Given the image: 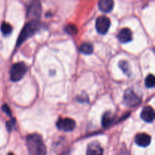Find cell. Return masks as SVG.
Wrapping results in <instances>:
<instances>
[{"mask_svg": "<svg viewBox=\"0 0 155 155\" xmlns=\"http://www.w3.org/2000/svg\"><path fill=\"white\" fill-rule=\"evenodd\" d=\"M27 146L30 155H46V147L42 137L38 134H31L27 137Z\"/></svg>", "mask_w": 155, "mask_h": 155, "instance_id": "cell-1", "label": "cell"}, {"mask_svg": "<svg viewBox=\"0 0 155 155\" xmlns=\"http://www.w3.org/2000/svg\"><path fill=\"white\" fill-rule=\"evenodd\" d=\"M39 28H40V23L38 21V20H31L30 22L27 23L22 29L18 36L17 46H19L27 38L34 34Z\"/></svg>", "mask_w": 155, "mask_h": 155, "instance_id": "cell-2", "label": "cell"}, {"mask_svg": "<svg viewBox=\"0 0 155 155\" xmlns=\"http://www.w3.org/2000/svg\"><path fill=\"white\" fill-rule=\"evenodd\" d=\"M27 71V66L24 62H20L12 65L10 71V78L12 81H18L24 78Z\"/></svg>", "mask_w": 155, "mask_h": 155, "instance_id": "cell-3", "label": "cell"}, {"mask_svg": "<svg viewBox=\"0 0 155 155\" xmlns=\"http://www.w3.org/2000/svg\"><path fill=\"white\" fill-rule=\"evenodd\" d=\"M141 97H139L133 90L127 89L124 95V101L127 106L133 107L141 103Z\"/></svg>", "mask_w": 155, "mask_h": 155, "instance_id": "cell-4", "label": "cell"}, {"mask_svg": "<svg viewBox=\"0 0 155 155\" xmlns=\"http://www.w3.org/2000/svg\"><path fill=\"white\" fill-rule=\"evenodd\" d=\"M110 26V21L107 17L100 16L97 18L95 27L98 33L104 35L108 31Z\"/></svg>", "mask_w": 155, "mask_h": 155, "instance_id": "cell-5", "label": "cell"}, {"mask_svg": "<svg viewBox=\"0 0 155 155\" xmlns=\"http://www.w3.org/2000/svg\"><path fill=\"white\" fill-rule=\"evenodd\" d=\"M57 127L61 131L71 132L76 127V122L74 119L70 118L59 119L57 122Z\"/></svg>", "mask_w": 155, "mask_h": 155, "instance_id": "cell-6", "label": "cell"}, {"mask_svg": "<svg viewBox=\"0 0 155 155\" xmlns=\"http://www.w3.org/2000/svg\"><path fill=\"white\" fill-rule=\"evenodd\" d=\"M151 136L146 133L138 134L135 138V142L140 147H148L151 144Z\"/></svg>", "mask_w": 155, "mask_h": 155, "instance_id": "cell-7", "label": "cell"}, {"mask_svg": "<svg viewBox=\"0 0 155 155\" xmlns=\"http://www.w3.org/2000/svg\"><path fill=\"white\" fill-rule=\"evenodd\" d=\"M41 15V5L38 2H34L30 6L28 10V16L33 18V20H37Z\"/></svg>", "mask_w": 155, "mask_h": 155, "instance_id": "cell-8", "label": "cell"}, {"mask_svg": "<svg viewBox=\"0 0 155 155\" xmlns=\"http://www.w3.org/2000/svg\"><path fill=\"white\" fill-rule=\"evenodd\" d=\"M141 118L147 122H151L154 119V111L151 106H145L141 112Z\"/></svg>", "mask_w": 155, "mask_h": 155, "instance_id": "cell-9", "label": "cell"}, {"mask_svg": "<svg viewBox=\"0 0 155 155\" xmlns=\"http://www.w3.org/2000/svg\"><path fill=\"white\" fill-rule=\"evenodd\" d=\"M117 38L119 41L123 43H127L130 42L133 39V33L129 28H123L118 33Z\"/></svg>", "mask_w": 155, "mask_h": 155, "instance_id": "cell-10", "label": "cell"}, {"mask_svg": "<svg viewBox=\"0 0 155 155\" xmlns=\"http://www.w3.org/2000/svg\"><path fill=\"white\" fill-rule=\"evenodd\" d=\"M86 155H103V149L97 142H92L88 145Z\"/></svg>", "mask_w": 155, "mask_h": 155, "instance_id": "cell-11", "label": "cell"}, {"mask_svg": "<svg viewBox=\"0 0 155 155\" xmlns=\"http://www.w3.org/2000/svg\"><path fill=\"white\" fill-rule=\"evenodd\" d=\"M114 5V0H99L98 2V8L100 10L103 12H110V11L113 9Z\"/></svg>", "mask_w": 155, "mask_h": 155, "instance_id": "cell-12", "label": "cell"}, {"mask_svg": "<svg viewBox=\"0 0 155 155\" xmlns=\"http://www.w3.org/2000/svg\"><path fill=\"white\" fill-rule=\"evenodd\" d=\"M114 121V115L111 112H106L102 116V126L104 128H107L111 126Z\"/></svg>", "mask_w": 155, "mask_h": 155, "instance_id": "cell-13", "label": "cell"}, {"mask_svg": "<svg viewBox=\"0 0 155 155\" xmlns=\"http://www.w3.org/2000/svg\"><path fill=\"white\" fill-rule=\"evenodd\" d=\"M80 52L83 54L89 55L93 53V46L89 43H84L80 46Z\"/></svg>", "mask_w": 155, "mask_h": 155, "instance_id": "cell-14", "label": "cell"}, {"mask_svg": "<svg viewBox=\"0 0 155 155\" xmlns=\"http://www.w3.org/2000/svg\"><path fill=\"white\" fill-rule=\"evenodd\" d=\"M64 30L68 34L72 35V36L77 35V33H78V29H77V26H75L74 24H68V25L65 27Z\"/></svg>", "mask_w": 155, "mask_h": 155, "instance_id": "cell-15", "label": "cell"}, {"mask_svg": "<svg viewBox=\"0 0 155 155\" xmlns=\"http://www.w3.org/2000/svg\"><path fill=\"white\" fill-rule=\"evenodd\" d=\"M1 30L5 36L9 35L12 32V25H11V24H9L8 23L3 22L2 24V26H1Z\"/></svg>", "mask_w": 155, "mask_h": 155, "instance_id": "cell-16", "label": "cell"}, {"mask_svg": "<svg viewBox=\"0 0 155 155\" xmlns=\"http://www.w3.org/2000/svg\"><path fill=\"white\" fill-rule=\"evenodd\" d=\"M155 84V78L152 74H150L147 76L145 78V85L147 88H152L154 87Z\"/></svg>", "mask_w": 155, "mask_h": 155, "instance_id": "cell-17", "label": "cell"}, {"mask_svg": "<svg viewBox=\"0 0 155 155\" xmlns=\"http://www.w3.org/2000/svg\"><path fill=\"white\" fill-rule=\"evenodd\" d=\"M119 66L125 74H127V75H130V66H129V63L127 62V61H124V60L120 61V62H119Z\"/></svg>", "mask_w": 155, "mask_h": 155, "instance_id": "cell-18", "label": "cell"}, {"mask_svg": "<svg viewBox=\"0 0 155 155\" xmlns=\"http://www.w3.org/2000/svg\"><path fill=\"white\" fill-rule=\"evenodd\" d=\"M15 124H16V121H15V119H12L11 120H9L8 122H6V128H7L8 131L11 132V131L13 129V128L15 127Z\"/></svg>", "mask_w": 155, "mask_h": 155, "instance_id": "cell-19", "label": "cell"}, {"mask_svg": "<svg viewBox=\"0 0 155 155\" xmlns=\"http://www.w3.org/2000/svg\"><path fill=\"white\" fill-rule=\"evenodd\" d=\"M2 109L3 112H5V114H7L8 116H12V110L9 108V106H8L7 104H4L2 106Z\"/></svg>", "mask_w": 155, "mask_h": 155, "instance_id": "cell-20", "label": "cell"}, {"mask_svg": "<svg viewBox=\"0 0 155 155\" xmlns=\"http://www.w3.org/2000/svg\"><path fill=\"white\" fill-rule=\"evenodd\" d=\"M77 100H78L79 102H81V103H83V102H86V103H88V101H89V98H88L87 95H85L83 96V97H82L81 95H80L78 97H77Z\"/></svg>", "mask_w": 155, "mask_h": 155, "instance_id": "cell-21", "label": "cell"}, {"mask_svg": "<svg viewBox=\"0 0 155 155\" xmlns=\"http://www.w3.org/2000/svg\"><path fill=\"white\" fill-rule=\"evenodd\" d=\"M8 155H15V154H14L13 153H9L8 154Z\"/></svg>", "mask_w": 155, "mask_h": 155, "instance_id": "cell-22", "label": "cell"}, {"mask_svg": "<svg viewBox=\"0 0 155 155\" xmlns=\"http://www.w3.org/2000/svg\"><path fill=\"white\" fill-rule=\"evenodd\" d=\"M63 155H65V153H64V154H63Z\"/></svg>", "mask_w": 155, "mask_h": 155, "instance_id": "cell-23", "label": "cell"}]
</instances>
